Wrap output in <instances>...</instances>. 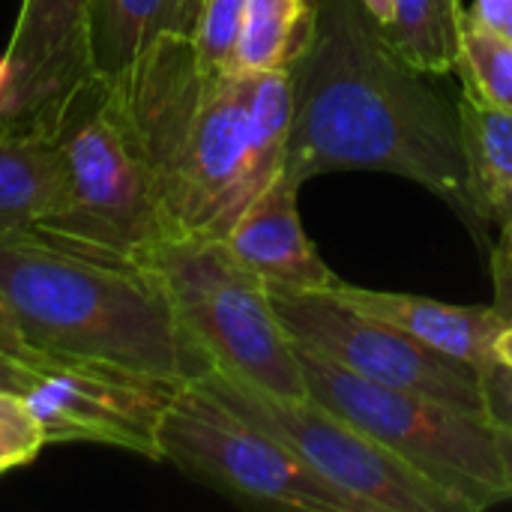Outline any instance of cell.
I'll use <instances>...</instances> for the list:
<instances>
[{
  "label": "cell",
  "instance_id": "cell-19",
  "mask_svg": "<svg viewBox=\"0 0 512 512\" xmlns=\"http://www.w3.org/2000/svg\"><path fill=\"white\" fill-rule=\"evenodd\" d=\"M48 447L45 429L30 405L0 390V474L30 465Z\"/></svg>",
  "mask_w": 512,
  "mask_h": 512
},
{
  "label": "cell",
  "instance_id": "cell-12",
  "mask_svg": "<svg viewBox=\"0 0 512 512\" xmlns=\"http://www.w3.org/2000/svg\"><path fill=\"white\" fill-rule=\"evenodd\" d=\"M456 108L471 222L512 234V111L483 102L465 87Z\"/></svg>",
  "mask_w": 512,
  "mask_h": 512
},
{
  "label": "cell",
  "instance_id": "cell-15",
  "mask_svg": "<svg viewBox=\"0 0 512 512\" xmlns=\"http://www.w3.org/2000/svg\"><path fill=\"white\" fill-rule=\"evenodd\" d=\"M465 6L462 0H396L387 42L420 72L447 75L459 63Z\"/></svg>",
  "mask_w": 512,
  "mask_h": 512
},
{
  "label": "cell",
  "instance_id": "cell-4",
  "mask_svg": "<svg viewBox=\"0 0 512 512\" xmlns=\"http://www.w3.org/2000/svg\"><path fill=\"white\" fill-rule=\"evenodd\" d=\"M294 351L315 402L363 429L393 456L462 501L465 510L510 501L501 441L486 417L423 393L375 384L306 345L294 342Z\"/></svg>",
  "mask_w": 512,
  "mask_h": 512
},
{
  "label": "cell",
  "instance_id": "cell-7",
  "mask_svg": "<svg viewBox=\"0 0 512 512\" xmlns=\"http://www.w3.org/2000/svg\"><path fill=\"white\" fill-rule=\"evenodd\" d=\"M195 381L279 438L360 512H465L462 501L312 396H273L213 366Z\"/></svg>",
  "mask_w": 512,
  "mask_h": 512
},
{
  "label": "cell",
  "instance_id": "cell-24",
  "mask_svg": "<svg viewBox=\"0 0 512 512\" xmlns=\"http://www.w3.org/2000/svg\"><path fill=\"white\" fill-rule=\"evenodd\" d=\"M366 6V12L375 18V24L384 30L390 21H393V12H396V0H360Z\"/></svg>",
  "mask_w": 512,
  "mask_h": 512
},
{
  "label": "cell",
  "instance_id": "cell-5",
  "mask_svg": "<svg viewBox=\"0 0 512 512\" xmlns=\"http://www.w3.org/2000/svg\"><path fill=\"white\" fill-rule=\"evenodd\" d=\"M162 279L186 336L213 369L273 396H309L291 336L276 318L270 288L222 237L174 234L147 258Z\"/></svg>",
  "mask_w": 512,
  "mask_h": 512
},
{
  "label": "cell",
  "instance_id": "cell-27",
  "mask_svg": "<svg viewBox=\"0 0 512 512\" xmlns=\"http://www.w3.org/2000/svg\"><path fill=\"white\" fill-rule=\"evenodd\" d=\"M192 3H195V9H198V3H201V0H192Z\"/></svg>",
  "mask_w": 512,
  "mask_h": 512
},
{
  "label": "cell",
  "instance_id": "cell-22",
  "mask_svg": "<svg viewBox=\"0 0 512 512\" xmlns=\"http://www.w3.org/2000/svg\"><path fill=\"white\" fill-rule=\"evenodd\" d=\"M27 378V345L0 327V390L21 396Z\"/></svg>",
  "mask_w": 512,
  "mask_h": 512
},
{
  "label": "cell",
  "instance_id": "cell-13",
  "mask_svg": "<svg viewBox=\"0 0 512 512\" xmlns=\"http://www.w3.org/2000/svg\"><path fill=\"white\" fill-rule=\"evenodd\" d=\"M66 198L54 132L0 129V237L48 222Z\"/></svg>",
  "mask_w": 512,
  "mask_h": 512
},
{
  "label": "cell",
  "instance_id": "cell-16",
  "mask_svg": "<svg viewBox=\"0 0 512 512\" xmlns=\"http://www.w3.org/2000/svg\"><path fill=\"white\" fill-rule=\"evenodd\" d=\"M315 18V0H246L237 42V72L291 69Z\"/></svg>",
  "mask_w": 512,
  "mask_h": 512
},
{
  "label": "cell",
  "instance_id": "cell-18",
  "mask_svg": "<svg viewBox=\"0 0 512 512\" xmlns=\"http://www.w3.org/2000/svg\"><path fill=\"white\" fill-rule=\"evenodd\" d=\"M246 0H201L192 24V48L198 57V66L207 75H225L237 72V42L243 30Z\"/></svg>",
  "mask_w": 512,
  "mask_h": 512
},
{
  "label": "cell",
  "instance_id": "cell-23",
  "mask_svg": "<svg viewBox=\"0 0 512 512\" xmlns=\"http://www.w3.org/2000/svg\"><path fill=\"white\" fill-rule=\"evenodd\" d=\"M468 15L512 39V0H474Z\"/></svg>",
  "mask_w": 512,
  "mask_h": 512
},
{
  "label": "cell",
  "instance_id": "cell-14",
  "mask_svg": "<svg viewBox=\"0 0 512 512\" xmlns=\"http://www.w3.org/2000/svg\"><path fill=\"white\" fill-rule=\"evenodd\" d=\"M192 0H93L90 3V72L102 81L126 75L165 33H192Z\"/></svg>",
  "mask_w": 512,
  "mask_h": 512
},
{
  "label": "cell",
  "instance_id": "cell-6",
  "mask_svg": "<svg viewBox=\"0 0 512 512\" xmlns=\"http://www.w3.org/2000/svg\"><path fill=\"white\" fill-rule=\"evenodd\" d=\"M159 462L246 507L300 512H360L324 483L279 438L186 381L159 420Z\"/></svg>",
  "mask_w": 512,
  "mask_h": 512
},
{
  "label": "cell",
  "instance_id": "cell-10",
  "mask_svg": "<svg viewBox=\"0 0 512 512\" xmlns=\"http://www.w3.org/2000/svg\"><path fill=\"white\" fill-rule=\"evenodd\" d=\"M300 186L279 174L228 228L225 246L243 261L267 288L288 291H333L342 279L327 267L309 240L300 210Z\"/></svg>",
  "mask_w": 512,
  "mask_h": 512
},
{
  "label": "cell",
  "instance_id": "cell-3",
  "mask_svg": "<svg viewBox=\"0 0 512 512\" xmlns=\"http://www.w3.org/2000/svg\"><path fill=\"white\" fill-rule=\"evenodd\" d=\"M51 132L63 156L66 198L39 231L132 261H147L165 237H174L150 162L111 81L96 75L84 81Z\"/></svg>",
  "mask_w": 512,
  "mask_h": 512
},
{
  "label": "cell",
  "instance_id": "cell-1",
  "mask_svg": "<svg viewBox=\"0 0 512 512\" xmlns=\"http://www.w3.org/2000/svg\"><path fill=\"white\" fill-rule=\"evenodd\" d=\"M288 72L282 174L291 183L384 171L420 183L471 219L459 108L387 42L360 0H315L312 33Z\"/></svg>",
  "mask_w": 512,
  "mask_h": 512
},
{
  "label": "cell",
  "instance_id": "cell-11",
  "mask_svg": "<svg viewBox=\"0 0 512 512\" xmlns=\"http://www.w3.org/2000/svg\"><path fill=\"white\" fill-rule=\"evenodd\" d=\"M339 303L348 309L378 318L411 339L423 342L426 348L465 360L477 369L492 363L498 357L495 345L501 333L507 330V321L489 306H453L429 297L414 294H393V291H375V288H357L348 282H339L333 291Z\"/></svg>",
  "mask_w": 512,
  "mask_h": 512
},
{
  "label": "cell",
  "instance_id": "cell-8",
  "mask_svg": "<svg viewBox=\"0 0 512 512\" xmlns=\"http://www.w3.org/2000/svg\"><path fill=\"white\" fill-rule=\"evenodd\" d=\"M270 300L291 342L375 384L423 393L486 417L477 366L438 354L408 333L348 309L327 291L270 288Z\"/></svg>",
  "mask_w": 512,
  "mask_h": 512
},
{
  "label": "cell",
  "instance_id": "cell-2",
  "mask_svg": "<svg viewBox=\"0 0 512 512\" xmlns=\"http://www.w3.org/2000/svg\"><path fill=\"white\" fill-rule=\"evenodd\" d=\"M0 327L33 351L168 384L210 369L147 261L39 228L0 237Z\"/></svg>",
  "mask_w": 512,
  "mask_h": 512
},
{
  "label": "cell",
  "instance_id": "cell-25",
  "mask_svg": "<svg viewBox=\"0 0 512 512\" xmlns=\"http://www.w3.org/2000/svg\"><path fill=\"white\" fill-rule=\"evenodd\" d=\"M495 351H498V360H504L507 366H512V327H507V330L501 333Z\"/></svg>",
  "mask_w": 512,
  "mask_h": 512
},
{
  "label": "cell",
  "instance_id": "cell-9",
  "mask_svg": "<svg viewBox=\"0 0 512 512\" xmlns=\"http://www.w3.org/2000/svg\"><path fill=\"white\" fill-rule=\"evenodd\" d=\"M93 0H21L0 57V129L51 132L90 72Z\"/></svg>",
  "mask_w": 512,
  "mask_h": 512
},
{
  "label": "cell",
  "instance_id": "cell-20",
  "mask_svg": "<svg viewBox=\"0 0 512 512\" xmlns=\"http://www.w3.org/2000/svg\"><path fill=\"white\" fill-rule=\"evenodd\" d=\"M483 411L489 426L498 435H512V366L504 360H492L480 369Z\"/></svg>",
  "mask_w": 512,
  "mask_h": 512
},
{
  "label": "cell",
  "instance_id": "cell-26",
  "mask_svg": "<svg viewBox=\"0 0 512 512\" xmlns=\"http://www.w3.org/2000/svg\"><path fill=\"white\" fill-rule=\"evenodd\" d=\"M498 441H501V456H504V468H507V480L512 489V435H498Z\"/></svg>",
  "mask_w": 512,
  "mask_h": 512
},
{
  "label": "cell",
  "instance_id": "cell-21",
  "mask_svg": "<svg viewBox=\"0 0 512 512\" xmlns=\"http://www.w3.org/2000/svg\"><path fill=\"white\" fill-rule=\"evenodd\" d=\"M489 264H492V288H495L492 309L507 321V327H512V234H498Z\"/></svg>",
  "mask_w": 512,
  "mask_h": 512
},
{
  "label": "cell",
  "instance_id": "cell-17",
  "mask_svg": "<svg viewBox=\"0 0 512 512\" xmlns=\"http://www.w3.org/2000/svg\"><path fill=\"white\" fill-rule=\"evenodd\" d=\"M456 69L465 90L495 108L512 111V39L471 18L468 9L462 18Z\"/></svg>",
  "mask_w": 512,
  "mask_h": 512
}]
</instances>
